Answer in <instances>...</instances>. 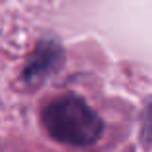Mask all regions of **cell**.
Wrapping results in <instances>:
<instances>
[{"label":"cell","instance_id":"2","mask_svg":"<svg viewBox=\"0 0 152 152\" xmlns=\"http://www.w3.org/2000/svg\"><path fill=\"white\" fill-rule=\"evenodd\" d=\"M62 58H64L62 46L56 41H41L25 64V69H23L25 83H29V85L41 83L42 79H46L52 71L60 67Z\"/></svg>","mask_w":152,"mask_h":152},{"label":"cell","instance_id":"1","mask_svg":"<svg viewBox=\"0 0 152 152\" xmlns=\"http://www.w3.org/2000/svg\"><path fill=\"white\" fill-rule=\"evenodd\" d=\"M42 125L54 141L69 146H91L104 131L100 115L75 94L54 98L42 110Z\"/></svg>","mask_w":152,"mask_h":152}]
</instances>
